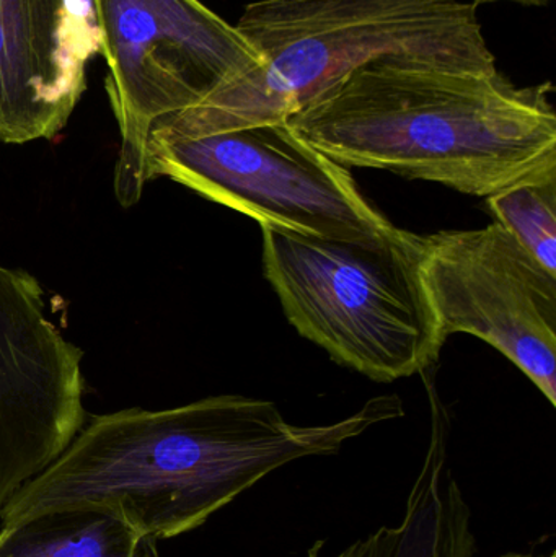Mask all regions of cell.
<instances>
[{
    "instance_id": "1",
    "label": "cell",
    "mask_w": 556,
    "mask_h": 557,
    "mask_svg": "<svg viewBox=\"0 0 556 557\" xmlns=\"http://www.w3.org/2000/svg\"><path fill=\"white\" fill-rule=\"evenodd\" d=\"M401 416L395 395L325 425L291 424L274 403L240 395L95 416L58 460L13 494L0 520L7 527L48 510L91 507L157 542L173 539L205 525L280 468L336 455L345 442Z\"/></svg>"
},
{
    "instance_id": "2",
    "label": "cell",
    "mask_w": 556,
    "mask_h": 557,
    "mask_svg": "<svg viewBox=\"0 0 556 557\" xmlns=\"http://www.w3.org/2000/svg\"><path fill=\"white\" fill-rule=\"evenodd\" d=\"M554 85L495 71L381 59L286 121L339 165L387 170L489 198L556 175Z\"/></svg>"
},
{
    "instance_id": "3",
    "label": "cell",
    "mask_w": 556,
    "mask_h": 557,
    "mask_svg": "<svg viewBox=\"0 0 556 557\" xmlns=\"http://www.w3.org/2000/svg\"><path fill=\"white\" fill-rule=\"evenodd\" d=\"M479 3L464 0H257L237 32L260 64L156 121L149 136L186 137L286 123L381 59L495 71Z\"/></svg>"
},
{
    "instance_id": "4",
    "label": "cell",
    "mask_w": 556,
    "mask_h": 557,
    "mask_svg": "<svg viewBox=\"0 0 556 557\" xmlns=\"http://www.w3.org/2000/svg\"><path fill=\"white\" fill-rule=\"evenodd\" d=\"M263 268L300 336L378 382L423 372L446 337L424 284L423 237L330 240L261 225Z\"/></svg>"
},
{
    "instance_id": "5",
    "label": "cell",
    "mask_w": 556,
    "mask_h": 557,
    "mask_svg": "<svg viewBox=\"0 0 556 557\" xmlns=\"http://www.w3.org/2000/svg\"><path fill=\"white\" fill-rule=\"evenodd\" d=\"M173 180L267 227L330 240L378 242L397 227L287 123L202 136H149L144 178Z\"/></svg>"
},
{
    "instance_id": "6",
    "label": "cell",
    "mask_w": 556,
    "mask_h": 557,
    "mask_svg": "<svg viewBox=\"0 0 556 557\" xmlns=\"http://www.w3.org/2000/svg\"><path fill=\"white\" fill-rule=\"evenodd\" d=\"M94 5L121 136L114 195L131 208L147 186L144 159L152 124L198 103L260 58L235 25L199 0H94Z\"/></svg>"
},
{
    "instance_id": "7",
    "label": "cell",
    "mask_w": 556,
    "mask_h": 557,
    "mask_svg": "<svg viewBox=\"0 0 556 557\" xmlns=\"http://www.w3.org/2000/svg\"><path fill=\"white\" fill-rule=\"evenodd\" d=\"M424 284L444 337L496 347L556 406V276L498 222L423 237Z\"/></svg>"
},
{
    "instance_id": "8",
    "label": "cell",
    "mask_w": 556,
    "mask_h": 557,
    "mask_svg": "<svg viewBox=\"0 0 556 557\" xmlns=\"http://www.w3.org/2000/svg\"><path fill=\"white\" fill-rule=\"evenodd\" d=\"M82 359L38 278L0 264V512L84 428Z\"/></svg>"
},
{
    "instance_id": "9",
    "label": "cell",
    "mask_w": 556,
    "mask_h": 557,
    "mask_svg": "<svg viewBox=\"0 0 556 557\" xmlns=\"http://www.w3.org/2000/svg\"><path fill=\"white\" fill-rule=\"evenodd\" d=\"M98 51L84 0H0V140L58 136Z\"/></svg>"
},
{
    "instance_id": "10",
    "label": "cell",
    "mask_w": 556,
    "mask_h": 557,
    "mask_svg": "<svg viewBox=\"0 0 556 557\" xmlns=\"http://www.w3.org/2000/svg\"><path fill=\"white\" fill-rule=\"evenodd\" d=\"M325 540H317L306 557H325ZM472 510L462 487L447 468V421L434 409L427 460L408 494L397 527H381L335 557H475Z\"/></svg>"
},
{
    "instance_id": "11",
    "label": "cell",
    "mask_w": 556,
    "mask_h": 557,
    "mask_svg": "<svg viewBox=\"0 0 556 557\" xmlns=\"http://www.w3.org/2000/svg\"><path fill=\"white\" fill-rule=\"evenodd\" d=\"M0 557H159L157 540L91 507L48 510L0 529Z\"/></svg>"
},
{
    "instance_id": "12",
    "label": "cell",
    "mask_w": 556,
    "mask_h": 557,
    "mask_svg": "<svg viewBox=\"0 0 556 557\" xmlns=\"http://www.w3.org/2000/svg\"><path fill=\"white\" fill-rule=\"evenodd\" d=\"M486 206L496 222L556 276V175L495 193Z\"/></svg>"
},
{
    "instance_id": "13",
    "label": "cell",
    "mask_w": 556,
    "mask_h": 557,
    "mask_svg": "<svg viewBox=\"0 0 556 557\" xmlns=\"http://www.w3.org/2000/svg\"><path fill=\"white\" fill-rule=\"evenodd\" d=\"M475 3H492V2H512L521 3V5L542 7L548 2V0H473Z\"/></svg>"
},
{
    "instance_id": "14",
    "label": "cell",
    "mask_w": 556,
    "mask_h": 557,
    "mask_svg": "<svg viewBox=\"0 0 556 557\" xmlns=\"http://www.w3.org/2000/svg\"><path fill=\"white\" fill-rule=\"evenodd\" d=\"M503 557H556V553L552 552L548 556H531V555H506Z\"/></svg>"
}]
</instances>
